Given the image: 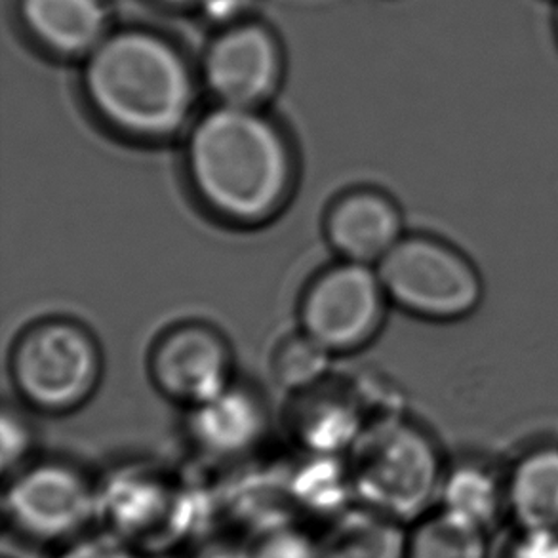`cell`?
<instances>
[{
  "label": "cell",
  "mask_w": 558,
  "mask_h": 558,
  "mask_svg": "<svg viewBox=\"0 0 558 558\" xmlns=\"http://www.w3.org/2000/svg\"><path fill=\"white\" fill-rule=\"evenodd\" d=\"M185 168L198 201L233 226H262L292 195L295 159L275 122L248 107L219 106L196 122Z\"/></svg>",
  "instance_id": "cell-1"
},
{
  "label": "cell",
  "mask_w": 558,
  "mask_h": 558,
  "mask_svg": "<svg viewBox=\"0 0 558 558\" xmlns=\"http://www.w3.org/2000/svg\"><path fill=\"white\" fill-rule=\"evenodd\" d=\"M99 117L124 136L162 142L193 109V83L182 58L149 33H121L99 43L84 73Z\"/></svg>",
  "instance_id": "cell-2"
},
{
  "label": "cell",
  "mask_w": 558,
  "mask_h": 558,
  "mask_svg": "<svg viewBox=\"0 0 558 558\" xmlns=\"http://www.w3.org/2000/svg\"><path fill=\"white\" fill-rule=\"evenodd\" d=\"M446 468L427 430L391 420L356 440L349 476L359 506L410 526L437 507Z\"/></svg>",
  "instance_id": "cell-3"
},
{
  "label": "cell",
  "mask_w": 558,
  "mask_h": 558,
  "mask_svg": "<svg viewBox=\"0 0 558 558\" xmlns=\"http://www.w3.org/2000/svg\"><path fill=\"white\" fill-rule=\"evenodd\" d=\"M376 269L389 302L429 323L468 320L486 298V282L475 259L435 234H404Z\"/></svg>",
  "instance_id": "cell-4"
},
{
  "label": "cell",
  "mask_w": 558,
  "mask_h": 558,
  "mask_svg": "<svg viewBox=\"0 0 558 558\" xmlns=\"http://www.w3.org/2000/svg\"><path fill=\"white\" fill-rule=\"evenodd\" d=\"M12 377L20 397L31 407L50 414L71 412L98 387V341L68 318L37 323L15 341Z\"/></svg>",
  "instance_id": "cell-5"
},
{
  "label": "cell",
  "mask_w": 558,
  "mask_h": 558,
  "mask_svg": "<svg viewBox=\"0 0 558 558\" xmlns=\"http://www.w3.org/2000/svg\"><path fill=\"white\" fill-rule=\"evenodd\" d=\"M99 490L81 469L45 461L17 469L4 492V522L31 545L63 547L98 524Z\"/></svg>",
  "instance_id": "cell-6"
},
{
  "label": "cell",
  "mask_w": 558,
  "mask_h": 558,
  "mask_svg": "<svg viewBox=\"0 0 558 558\" xmlns=\"http://www.w3.org/2000/svg\"><path fill=\"white\" fill-rule=\"evenodd\" d=\"M389 303L374 265L341 259L305 290L300 307L302 332L332 355L356 351L381 330Z\"/></svg>",
  "instance_id": "cell-7"
},
{
  "label": "cell",
  "mask_w": 558,
  "mask_h": 558,
  "mask_svg": "<svg viewBox=\"0 0 558 558\" xmlns=\"http://www.w3.org/2000/svg\"><path fill=\"white\" fill-rule=\"evenodd\" d=\"M151 376L170 399L201 407L231 387V348L211 326H175L153 349Z\"/></svg>",
  "instance_id": "cell-8"
},
{
  "label": "cell",
  "mask_w": 558,
  "mask_h": 558,
  "mask_svg": "<svg viewBox=\"0 0 558 558\" xmlns=\"http://www.w3.org/2000/svg\"><path fill=\"white\" fill-rule=\"evenodd\" d=\"M98 524L145 557L170 551L191 530L182 504L160 483L129 478L99 490Z\"/></svg>",
  "instance_id": "cell-9"
},
{
  "label": "cell",
  "mask_w": 558,
  "mask_h": 558,
  "mask_svg": "<svg viewBox=\"0 0 558 558\" xmlns=\"http://www.w3.org/2000/svg\"><path fill=\"white\" fill-rule=\"evenodd\" d=\"M280 58L267 31L244 25L227 31L211 45L204 76L221 106L256 109L279 84Z\"/></svg>",
  "instance_id": "cell-10"
},
{
  "label": "cell",
  "mask_w": 558,
  "mask_h": 558,
  "mask_svg": "<svg viewBox=\"0 0 558 558\" xmlns=\"http://www.w3.org/2000/svg\"><path fill=\"white\" fill-rule=\"evenodd\" d=\"M326 241L343 262L374 265L391 252L404 231V218L395 198L377 189H353L330 206Z\"/></svg>",
  "instance_id": "cell-11"
},
{
  "label": "cell",
  "mask_w": 558,
  "mask_h": 558,
  "mask_svg": "<svg viewBox=\"0 0 558 558\" xmlns=\"http://www.w3.org/2000/svg\"><path fill=\"white\" fill-rule=\"evenodd\" d=\"M507 517L522 530L558 532V445H536L507 468Z\"/></svg>",
  "instance_id": "cell-12"
},
{
  "label": "cell",
  "mask_w": 558,
  "mask_h": 558,
  "mask_svg": "<svg viewBox=\"0 0 558 558\" xmlns=\"http://www.w3.org/2000/svg\"><path fill=\"white\" fill-rule=\"evenodd\" d=\"M437 507L490 532L507 514V469L478 456L448 463Z\"/></svg>",
  "instance_id": "cell-13"
},
{
  "label": "cell",
  "mask_w": 558,
  "mask_h": 558,
  "mask_svg": "<svg viewBox=\"0 0 558 558\" xmlns=\"http://www.w3.org/2000/svg\"><path fill=\"white\" fill-rule=\"evenodd\" d=\"M407 524L368 507H349L318 536L320 558H407Z\"/></svg>",
  "instance_id": "cell-14"
},
{
  "label": "cell",
  "mask_w": 558,
  "mask_h": 558,
  "mask_svg": "<svg viewBox=\"0 0 558 558\" xmlns=\"http://www.w3.org/2000/svg\"><path fill=\"white\" fill-rule=\"evenodd\" d=\"M22 15L40 43L63 53L96 48L106 29L99 0H22Z\"/></svg>",
  "instance_id": "cell-15"
},
{
  "label": "cell",
  "mask_w": 558,
  "mask_h": 558,
  "mask_svg": "<svg viewBox=\"0 0 558 558\" xmlns=\"http://www.w3.org/2000/svg\"><path fill=\"white\" fill-rule=\"evenodd\" d=\"M264 423V410L256 397L231 385L216 399L195 408L193 430L210 452L231 456L256 445Z\"/></svg>",
  "instance_id": "cell-16"
},
{
  "label": "cell",
  "mask_w": 558,
  "mask_h": 558,
  "mask_svg": "<svg viewBox=\"0 0 558 558\" xmlns=\"http://www.w3.org/2000/svg\"><path fill=\"white\" fill-rule=\"evenodd\" d=\"M488 534L437 507L410 524L407 558H490Z\"/></svg>",
  "instance_id": "cell-17"
},
{
  "label": "cell",
  "mask_w": 558,
  "mask_h": 558,
  "mask_svg": "<svg viewBox=\"0 0 558 558\" xmlns=\"http://www.w3.org/2000/svg\"><path fill=\"white\" fill-rule=\"evenodd\" d=\"M330 351L302 332L280 343L272 356V371L284 389L303 391L323 379L330 366Z\"/></svg>",
  "instance_id": "cell-18"
},
{
  "label": "cell",
  "mask_w": 558,
  "mask_h": 558,
  "mask_svg": "<svg viewBox=\"0 0 558 558\" xmlns=\"http://www.w3.org/2000/svg\"><path fill=\"white\" fill-rule=\"evenodd\" d=\"M244 544L248 558H320L318 537L287 522L259 532Z\"/></svg>",
  "instance_id": "cell-19"
},
{
  "label": "cell",
  "mask_w": 558,
  "mask_h": 558,
  "mask_svg": "<svg viewBox=\"0 0 558 558\" xmlns=\"http://www.w3.org/2000/svg\"><path fill=\"white\" fill-rule=\"evenodd\" d=\"M56 558H145V555L113 534L98 530L63 545L58 549Z\"/></svg>",
  "instance_id": "cell-20"
},
{
  "label": "cell",
  "mask_w": 558,
  "mask_h": 558,
  "mask_svg": "<svg viewBox=\"0 0 558 558\" xmlns=\"http://www.w3.org/2000/svg\"><path fill=\"white\" fill-rule=\"evenodd\" d=\"M499 558H558V532L517 529Z\"/></svg>",
  "instance_id": "cell-21"
},
{
  "label": "cell",
  "mask_w": 558,
  "mask_h": 558,
  "mask_svg": "<svg viewBox=\"0 0 558 558\" xmlns=\"http://www.w3.org/2000/svg\"><path fill=\"white\" fill-rule=\"evenodd\" d=\"M31 448V430L20 415L4 412L2 415V469L4 473L17 471Z\"/></svg>",
  "instance_id": "cell-22"
},
{
  "label": "cell",
  "mask_w": 558,
  "mask_h": 558,
  "mask_svg": "<svg viewBox=\"0 0 558 558\" xmlns=\"http://www.w3.org/2000/svg\"><path fill=\"white\" fill-rule=\"evenodd\" d=\"M196 558H248V551H246V544L226 542V544H211Z\"/></svg>",
  "instance_id": "cell-23"
},
{
  "label": "cell",
  "mask_w": 558,
  "mask_h": 558,
  "mask_svg": "<svg viewBox=\"0 0 558 558\" xmlns=\"http://www.w3.org/2000/svg\"><path fill=\"white\" fill-rule=\"evenodd\" d=\"M167 2H174V4H183V2H191V0H167Z\"/></svg>",
  "instance_id": "cell-24"
},
{
  "label": "cell",
  "mask_w": 558,
  "mask_h": 558,
  "mask_svg": "<svg viewBox=\"0 0 558 558\" xmlns=\"http://www.w3.org/2000/svg\"><path fill=\"white\" fill-rule=\"evenodd\" d=\"M555 29H557V37H558V7H557V12H555Z\"/></svg>",
  "instance_id": "cell-25"
},
{
  "label": "cell",
  "mask_w": 558,
  "mask_h": 558,
  "mask_svg": "<svg viewBox=\"0 0 558 558\" xmlns=\"http://www.w3.org/2000/svg\"><path fill=\"white\" fill-rule=\"evenodd\" d=\"M2 558H10V557H2Z\"/></svg>",
  "instance_id": "cell-26"
}]
</instances>
